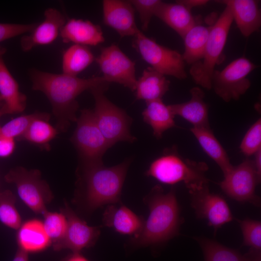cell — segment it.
<instances>
[{"instance_id": "9", "label": "cell", "mask_w": 261, "mask_h": 261, "mask_svg": "<svg viewBox=\"0 0 261 261\" xmlns=\"http://www.w3.org/2000/svg\"><path fill=\"white\" fill-rule=\"evenodd\" d=\"M4 178L14 184L20 198L35 214L43 215L47 211L46 205L53 195L39 170L18 166L10 170Z\"/></svg>"}, {"instance_id": "26", "label": "cell", "mask_w": 261, "mask_h": 261, "mask_svg": "<svg viewBox=\"0 0 261 261\" xmlns=\"http://www.w3.org/2000/svg\"><path fill=\"white\" fill-rule=\"evenodd\" d=\"M146 105L142 112L143 120L151 126L156 138L160 139L164 132L176 127L175 116L162 99L146 102Z\"/></svg>"}, {"instance_id": "18", "label": "cell", "mask_w": 261, "mask_h": 261, "mask_svg": "<svg viewBox=\"0 0 261 261\" xmlns=\"http://www.w3.org/2000/svg\"><path fill=\"white\" fill-rule=\"evenodd\" d=\"M59 35L65 43L95 46L104 41L102 29L88 20L72 18L66 21Z\"/></svg>"}, {"instance_id": "30", "label": "cell", "mask_w": 261, "mask_h": 261, "mask_svg": "<svg viewBox=\"0 0 261 261\" xmlns=\"http://www.w3.org/2000/svg\"><path fill=\"white\" fill-rule=\"evenodd\" d=\"M94 60V55L87 46L74 44L63 53L62 73L77 76L78 74L90 65Z\"/></svg>"}, {"instance_id": "38", "label": "cell", "mask_w": 261, "mask_h": 261, "mask_svg": "<svg viewBox=\"0 0 261 261\" xmlns=\"http://www.w3.org/2000/svg\"><path fill=\"white\" fill-rule=\"evenodd\" d=\"M15 148L14 139L0 134V157L10 156Z\"/></svg>"}, {"instance_id": "27", "label": "cell", "mask_w": 261, "mask_h": 261, "mask_svg": "<svg viewBox=\"0 0 261 261\" xmlns=\"http://www.w3.org/2000/svg\"><path fill=\"white\" fill-rule=\"evenodd\" d=\"M194 238L202 249L204 261H261V257L253 255L248 252L242 254L238 250L206 237Z\"/></svg>"}, {"instance_id": "2", "label": "cell", "mask_w": 261, "mask_h": 261, "mask_svg": "<svg viewBox=\"0 0 261 261\" xmlns=\"http://www.w3.org/2000/svg\"><path fill=\"white\" fill-rule=\"evenodd\" d=\"M144 201L149 214L141 231L132 237L133 244L138 246L157 245L178 235L183 219L174 187L165 193L161 186L156 185Z\"/></svg>"}, {"instance_id": "41", "label": "cell", "mask_w": 261, "mask_h": 261, "mask_svg": "<svg viewBox=\"0 0 261 261\" xmlns=\"http://www.w3.org/2000/svg\"><path fill=\"white\" fill-rule=\"evenodd\" d=\"M61 261H89L87 258L82 255L80 252H72Z\"/></svg>"}, {"instance_id": "19", "label": "cell", "mask_w": 261, "mask_h": 261, "mask_svg": "<svg viewBox=\"0 0 261 261\" xmlns=\"http://www.w3.org/2000/svg\"><path fill=\"white\" fill-rule=\"evenodd\" d=\"M145 222L143 217L138 216L123 204L119 207L114 204L108 205L102 217L104 226L113 229L119 233L133 236L140 233Z\"/></svg>"}, {"instance_id": "31", "label": "cell", "mask_w": 261, "mask_h": 261, "mask_svg": "<svg viewBox=\"0 0 261 261\" xmlns=\"http://www.w3.org/2000/svg\"><path fill=\"white\" fill-rule=\"evenodd\" d=\"M15 202L16 197L10 190L0 192V221L9 228L18 230L22 221L15 206Z\"/></svg>"}, {"instance_id": "7", "label": "cell", "mask_w": 261, "mask_h": 261, "mask_svg": "<svg viewBox=\"0 0 261 261\" xmlns=\"http://www.w3.org/2000/svg\"><path fill=\"white\" fill-rule=\"evenodd\" d=\"M76 122L71 141L78 152L80 164L103 163V156L110 146L97 125L93 110H82Z\"/></svg>"}, {"instance_id": "24", "label": "cell", "mask_w": 261, "mask_h": 261, "mask_svg": "<svg viewBox=\"0 0 261 261\" xmlns=\"http://www.w3.org/2000/svg\"><path fill=\"white\" fill-rule=\"evenodd\" d=\"M170 82L163 74L151 67L145 69L137 79L135 96L137 100L146 102L162 99L169 90Z\"/></svg>"}, {"instance_id": "37", "label": "cell", "mask_w": 261, "mask_h": 261, "mask_svg": "<svg viewBox=\"0 0 261 261\" xmlns=\"http://www.w3.org/2000/svg\"><path fill=\"white\" fill-rule=\"evenodd\" d=\"M37 24L0 23V43L26 33H29Z\"/></svg>"}, {"instance_id": "32", "label": "cell", "mask_w": 261, "mask_h": 261, "mask_svg": "<svg viewBox=\"0 0 261 261\" xmlns=\"http://www.w3.org/2000/svg\"><path fill=\"white\" fill-rule=\"evenodd\" d=\"M237 221L243 234V246L249 247L248 252L261 255V221L249 218L237 219Z\"/></svg>"}, {"instance_id": "13", "label": "cell", "mask_w": 261, "mask_h": 261, "mask_svg": "<svg viewBox=\"0 0 261 261\" xmlns=\"http://www.w3.org/2000/svg\"><path fill=\"white\" fill-rule=\"evenodd\" d=\"M190 204L198 218L206 220L214 232L233 219L231 209L225 199L210 191L208 185L189 192Z\"/></svg>"}, {"instance_id": "11", "label": "cell", "mask_w": 261, "mask_h": 261, "mask_svg": "<svg viewBox=\"0 0 261 261\" xmlns=\"http://www.w3.org/2000/svg\"><path fill=\"white\" fill-rule=\"evenodd\" d=\"M261 179L253 160L247 158L239 165L233 166L224 175L223 180L218 185L224 193L232 199L259 206L261 200L256 194L255 190Z\"/></svg>"}, {"instance_id": "39", "label": "cell", "mask_w": 261, "mask_h": 261, "mask_svg": "<svg viewBox=\"0 0 261 261\" xmlns=\"http://www.w3.org/2000/svg\"><path fill=\"white\" fill-rule=\"evenodd\" d=\"M178 1L191 10L192 8L203 5L209 1L206 0H178Z\"/></svg>"}, {"instance_id": "43", "label": "cell", "mask_w": 261, "mask_h": 261, "mask_svg": "<svg viewBox=\"0 0 261 261\" xmlns=\"http://www.w3.org/2000/svg\"><path fill=\"white\" fill-rule=\"evenodd\" d=\"M5 115H7L5 105L0 108V117Z\"/></svg>"}, {"instance_id": "28", "label": "cell", "mask_w": 261, "mask_h": 261, "mask_svg": "<svg viewBox=\"0 0 261 261\" xmlns=\"http://www.w3.org/2000/svg\"><path fill=\"white\" fill-rule=\"evenodd\" d=\"M211 26L197 23L184 35L185 51L182 56L185 62L192 65L202 59Z\"/></svg>"}, {"instance_id": "23", "label": "cell", "mask_w": 261, "mask_h": 261, "mask_svg": "<svg viewBox=\"0 0 261 261\" xmlns=\"http://www.w3.org/2000/svg\"><path fill=\"white\" fill-rule=\"evenodd\" d=\"M17 242L18 248L29 253L44 251L52 242L47 235L42 221L36 219L26 221L18 229Z\"/></svg>"}, {"instance_id": "6", "label": "cell", "mask_w": 261, "mask_h": 261, "mask_svg": "<svg viewBox=\"0 0 261 261\" xmlns=\"http://www.w3.org/2000/svg\"><path fill=\"white\" fill-rule=\"evenodd\" d=\"M233 21L231 10L226 6L220 16L211 26L202 59L191 65L189 72L195 83L211 89V78L225 45Z\"/></svg>"}, {"instance_id": "1", "label": "cell", "mask_w": 261, "mask_h": 261, "mask_svg": "<svg viewBox=\"0 0 261 261\" xmlns=\"http://www.w3.org/2000/svg\"><path fill=\"white\" fill-rule=\"evenodd\" d=\"M34 90L43 92L50 102L56 127L65 132L71 122H76L79 104L77 97L84 91L109 83L102 76L81 78L64 73H53L31 69L29 71Z\"/></svg>"}, {"instance_id": "22", "label": "cell", "mask_w": 261, "mask_h": 261, "mask_svg": "<svg viewBox=\"0 0 261 261\" xmlns=\"http://www.w3.org/2000/svg\"><path fill=\"white\" fill-rule=\"evenodd\" d=\"M155 16L174 30L182 38L189 29L197 23L191 10L178 0L175 3L161 1L156 11Z\"/></svg>"}, {"instance_id": "17", "label": "cell", "mask_w": 261, "mask_h": 261, "mask_svg": "<svg viewBox=\"0 0 261 261\" xmlns=\"http://www.w3.org/2000/svg\"><path fill=\"white\" fill-rule=\"evenodd\" d=\"M216 1L229 7L233 19L244 36L249 37L259 31L261 26V13L259 0H222Z\"/></svg>"}, {"instance_id": "8", "label": "cell", "mask_w": 261, "mask_h": 261, "mask_svg": "<svg viewBox=\"0 0 261 261\" xmlns=\"http://www.w3.org/2000/svg\"><path fill=\"white\" fill-rule=\"evenodd\" d=\"M133 37L132 46L150 67L179 80L187 78L182 54L158 44L140 30Z\"/></svg>"}, {"instance_id": "21", "label": "cell", "mask_w": 261, "mask_h": 261, "mask_svg": "<svg viewBox=\"0 0 261 261\" xmlns=\"http://www.w3.org/2000/svg\"><path fill=\"white\" fill-rule=\"evenodd\" d=\"M6 49L0 45V96L3 101L7 114L20 113L26 106V96L20 91L19 85L3 60Z\"/></svg>"}, {"instance_id": "34", "label": "cell", "mask_w": 261, "mask_h": 261, "mask_svg": "<svg viewBox=\"0 0 261 261\" xmlns=\"http://www.w3.org/2000/svg\"><path fill=\"white\" fill-rule=\"evenodd\" d=\"M43 225L52 244L61 240L67 230L68 221L62 212L46 211L43 215Z\"/></svg>"}, {"instance_id": "16", "label": "cell", "mask_w": 261, "mask_h": 261, "mask_svg": "<svg viewBox=\"0 0 261 261\" xmlns=\"http://www.w3.org/2000/svg\"><path fill=\"white\" fill-rule=\"evenodd\" d=\"M102 11L104 24L115 30L121 37L134 36L140 31L130 0H104Z\"/></svg>"}, {"instance_id": "12", "label": "cell", "mask_w": 261, "mask_h": 261, "mask_svg": "<svg viewBox=\"0 0 261 261\" xmlns=\"http://www.w3.org/2000/svg\"><path fill=\"white\" fill-rule=\"evenodd\" d=\"M103 78L135 91L137 79L135 64L116 44L102 48L96 58Z\"/></svg>"}, {"instance_id": "29", "label": "cell", "mask_w": 261, "mask_h": 261, "mask_svg": "<svg viewBox=\"0 0 261 261\" xmlns=\"http://www.w3.org/2000/svg\"><path fill=\"white\" fill-rule=\"evenodd\" d=\"M50 115L34 119L24 134L17 140L26 141L41 148L49 149V143L58 134V130L49 122Z\"/></svg>"}, {"instance_id": "5", "label": "cell", "mask_w": 261, "mask_h": 261, "mask_svg": "<svg viewBox=\"0 0 261 261\" xmlns=\"http://www.w3.org/2000/svg\"><path fill=\"white\" fill-rule=\"evenodd\" d=\"M109 84H103L89 91L95 101L93 111L96 123L111 147L118 142L132 143L136 138L130 132L131 118L104 95Z\"/></svg>"}, {"instance_id": "15", "label": "cell", "mask_w": 261, "mask_h": 261, "mask_svg": "<svg viewBox=\"0 0 261 261\" xmlns=\"http://www.w3.org/2000/svg\"><path fill=\"white\" fill-rule=\"evenodd\" d=\"M44 16V20L37 23L29 34L21 37L20 45L23 51L28 52L36 46L52 43L59 35L66 21L64 15L53 8L46 9Z\"/></svg>"}, {"instance_id": "3", "label": "cell", "mask_w": 261, "mask_h": 261, "mask_svg": "<svg viewBox=\"0 0 261 261\" xmlns=\"http://www.w3.org/2000/svg\"><path fill=\"white\" fill-rule=\"evenodd\" d=\"M130 162L127 160L112 167H106L103 163L80 164L78 188L88 210L119 202Z\"/></svg>"}, {"instance_id": "44", "label": "cell", "mask_w": 261, "mask_h": 261, "mask_svg": "<svg viewBox=\"0 0 261 261\" xmlns=\"http://www.w3.org/2000/svg\"><path fill=\"white\" fill-rule=\"evenodd\" d=\"M4 105H5V103L2 100L1 96H0V108L3 107Z\"/></svg>"}, {"instance_id": "20", "label": "cell", "mask_w": 261, "mask_h": 261, "mask_svg": "<svg viewBox=\"0 0 261 261\" xmlns=\"http://www.w3.org/2000/svg\"><path fill=\"white\" fill-rule=\"evenodd\" d=\"M190 99L186 102L169 105L173 114L185 119L194 127H210L208 106L203 100L205 94L199 87L191 88Z\"/></svg>"}, {"instance_id": "40", "label": "cell", "mask_w": 261, "mask_h": 261, "mask_svg": "<svg viewBox=\"0 0 261 261\" xmlns=\"http://www.w3.org/2000/svg\"><path fill=\"white\" fill-rule=\"evenodd\" d=\"M253 160L254 167L259 175L261 177V148L258 150L254 154Z\"/></svg>"}, {"instance_id": "36", "label": "cell", "mask_w": 261, "mask_h": 261, "mask_svg": "<svg viewBox=\"0 0 261 261\" xmlns=\"http://www.w3.org/2000/svg\"><path fill=\"white\" fill-rule=\"evenodd\" d=\"M139 15L141 27L143 30L148 29L151 18L155 16L156 11L161 2L160 0H130Z\"/></svg>"}, {"instance_id": "14", "label": "cell", "mask_w": 261, "mask_h": 261, "mask_svg": "<svg viewBox=\"0 0 261 261\" xmlns=\"http://www.w3.org/2000/svg\"><path fill=\"white\" fill-rule=\"evenodd\" d=\"M60 211L67 218L68 226L64 237L52 244L54 250L69 249L72 252H80L83 249L93 246L99 237L100 228L88 225L66 203Z\"/></svg>"}, {"instance_id": "10", "label": "cell", "mask_w": 261, "mask_h": 261, "mask_svg": "<svg viewBox=\"0 0 261 261\" xmlns=\"http://www.w3.org/2000/svg\"><path fill=\"white\" fill-rule=\"evenodd\" d=\"M258 67L245 57L235 59L222 70H215L211 88L226 102L238 100L251 86L248 75Z\"/></svg>"}, {"instance_id": "42", "label": "cell", "mask_w": 261, "mask_h": 261, "mask_svg": "<svg viewBox=\"0 0 261 261\" xmlns=\"http://www.w3.org/2000/svg\"><path fill=\"white\" fill-rule=\"evenodd\" d=\"M12 261H29V254L22 249L18 248Z\"/></svg>"}, {"instance_id": "35", "label": "cell", "mask_w": 261, "mask_h": 261, "mask_svg": "<svg viewBox=\"0 0 261 261\" xmlns=\"http://www.w3.org/2000/svg\"><path fill=\"white\" fill-rule=\"evenodd\" d=\"M261 148V119L249 128L240 145L241 151L246 156L254 155Z\"/></svg>"}, {"instance_id": "4", "label": "cell", "mask_w": 261, "mask_h": 261, "mask_svg": "<svg viewBox=\"0 0 261 261\" xmlns=\"http://www.w3.org/2000/svg\"><path fill=\"white\" fill-rule=\"evenodd\" d=\"M208 168L204 162L184 158L173 146L165 149L151 163L145 175L167 185L183 182L190 192L208 185L206 175Z\"/></svg>"}, {"instance_id": "33", "label": "cell", "mask_w": 261, "mask_h": 261, "mask_svg": "<svg viewBox=\"0 0 261 261\" xmlns=\"http://www.w3.org/2000/svg\"><path fill=\"white\" fill-rule=\"evenodd\" d=\"M48 113L45 112H37L19 116L3 126H0V134L17 140L24 134L34 119L45 116Z\"/></svg>"}, {"instance_id": "25", "label": "cell", "mask_w": 261, "mask_h": 261, "mask_svg": "<svg viewBox=\"0 0 261 261\" xmlns=\"http://www.w3.org/2000/svg\"><path fill=\"white\" fill-rule=\"evenodd\" d=\"M190 131L204 152L221 170L223 175L232 167L225 150L214 135L210 127H194Z\"/></svg>"}]
</instances>
